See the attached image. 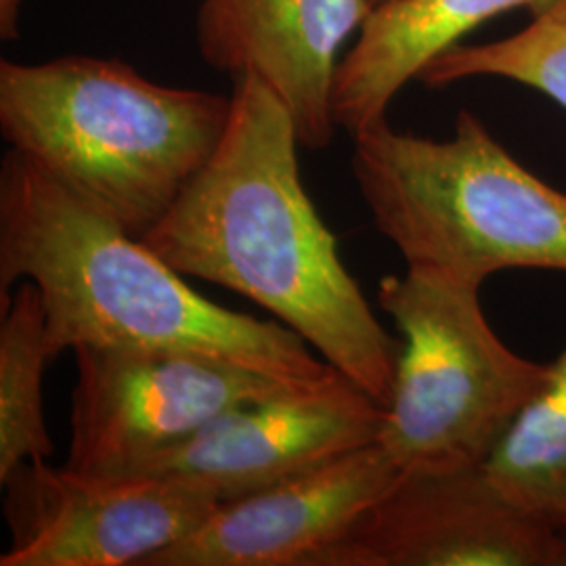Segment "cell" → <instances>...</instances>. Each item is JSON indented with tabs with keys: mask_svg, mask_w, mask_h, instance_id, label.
<instances>
[{
	"mask_svg": "<svg viewBox=\"0 0 566 566\" xmlns=\"http://www.w3.org/2000/svg\"><path fill=\"white\" fill-rule=\"evenodd\" d=\"M386 409L350 378L242 405L133 474H170L221 502L277 485L378 443Z\"/></svg>",
	"mask_w": 566,
	"mask_h": 566,
	"instance_id": "obj_9",
	"label": "cell"
},
{
	"mask_svg": "<svg viewBox=\"0 0 566 566\" xmlns=\"http://www.w3.org/2000/svg\"><path fill=\"white\" fill-rule=\"evenodd\" d=\"M39 287L46 350H168L240 365L287 385L325 386L336 367L280 322L229 311L93 203L9 149L0 164V296Z\"/></svg>",
	"mask_w": 566,
	"mask_h": 566,
	"instance_id": "obj_2",
	"label": "cell"
},
{
	"mask_svg": "<svg viewBox=\"0 0 566 566\" xmlns=\"http://www.w3.org/2000/svg\"><path fill=\"white\" fill-rule=\"evenodd\" d=\"M556 0H386L371 9L344 55L332 88V116L353 137L376 122L426 67L468 32L512 9L542 13Z\"/></svg>",
	"mask_w": 566,
	"mask_h": 566,
	"instance_id": "obj_12",
	"label": "cell"
},
{
	"mask_svg": "<svg viewBox=\"0 0 566 566\" xmlns=\"http://www.w3.org/2000/svg\"><path fill=\"white\" fill-rule=\"evenodd\" d=\"M74 355L65 465L86 472L133 474L235 407L306 388L187 353L82 346Z\"/></svg>",
	"mask_w": 566,
	"mask_h": 566,
	"instance_id": "obj_7",
	"label": "cell"
},
{
	"mask_svg": "<svg viewBox=\"0 0 566 566\" xmlns=\"http://www.w3.org/2000/svg\"><path fill=\"white\" fill-rule=\"evenodd\" d=\"M481 287L409 266L380 282L378 304L403 348L378 446L401 472L485 464L546 380L547 364L493 332Z\"/></svg>",
	"mask_w": 566,
	"mask_h": 566,
	"instance_id": "obj_5",
	"label": "cell"
},
{
	"mask_svg": "<svg viewBox=\"0 0 566 566\" xmlns=\"http://www.w3.org/2000/svg\"><path fill=\"white\" fill-rule=\"evenodd\" d=\"M483 468L510 502L566 523V346Z\"/></svg>",
	"mask_w": 566,
	"mask_h": 566,
	"instance_id": "obj_13",
	"label": "cell"
},
{
	"mask_svg": "<svg viewBox=\"0 0 566 566\" xmlns=\"http://www.w3.org/2000/svg\"><path fill=\"white\" fill-rule=\"evenodd\" d=\"M350 170L376 229L409 269L485 283L510 269L566 273V193L535 177L462 109L446 142L380 120Z\"/></svg>",
	"mask_w": 566,
	"mask_h": 566,
	"instance_id": "obj_4",
	"label": "cell"
},
{
	"mask_svg": "<svg viewBox=\"0 0 566 566\" xmlns=\"http://www.w3.org/2000/svg\"><path fill=\"white\" fill-rule=\"evenodd\" d=\"M401 470L374 446L344 453L217 510L143 566H313Z\"/></svg>",
	"mask_w": 566,
	"mask_h": 566,
	"instance_id": "obj_10",
	"label": "cell"
},
{
	"mask_svg": "<svg viewBox=\"0 0 566 566\" xmlns=\"http://www.w3.org/2000/svg\"><path fill=\"white\" fill-rule=\"evenodd\" d=\"M229 116L231 97L124 61H0L4 142L139 240L210 163Z\"/></svg>",
	"mask_w": 566,
	"mask_h": 566,
	"instance_id": "obj_3",
	"label": "cell"
},
{
	"mask_svg": "<svg viewBox=\"0 0 566 566\" xmlns=\"http://www.w3.org/2000/svg\"><path fill=\"white\" fill-rule=\"evenodd\" d=\"M365 2H367L371 9H376L378 4H382V2H386V0H365Z\"/></svg>",
	"mask_w": 566,
	"mask_h": 566,
	"instance_id": "obj_17",
	"label": "cell"
},
{
	"mask_svg": "<svg viewBox=\"0 0 566 566\" xmlns=\"http://www.w3.org/2000/svg\"><path fill=\"white\" fill-rule=\"evenodd\" d=\"M481 76L523 84L566 109V0L552 2L507 39L449 49L426 67L420 81L449 86Z\"/></svg>",
	"mask_w": 566,
	"mask_h": 566,
	"instance_id": "obj_15",
	"label": "cell"
},
{
	"mask_svg": "<svg viewBox=\"0 0 566 566\" xmlns=\"http://www.w3.org/2000/svg\"><path fill=\"white\" fill-rule=\"evenodd\" d=\"M11 546L0 566H143L221 500L170 474L86 472L23 462L2 481Z\"/></svg>",
	"mask_w": 566,
	"mask_h": 566,
	"instance_id": "obj_6",
	"label": "cell"
},
{
	"mask_svg": "<svg viewBox=\"0 0 566 566\" xmlns=\"http://www.w3.org/2000/svg\"><path fill=\"white\" fill-rule=\"evenodd\" d=\"M313 566H566V523L510 502L483 465L401 472Z\"/></svg>",
	"mask_w": 566,
	"mask_h": 566,
	"instance_id": "obj_8",
	"label": "cell"
},
{
	"mask_svg": "<svg viewBox=\"0 0 566 566\" xmlns=\"http://www.w3.org/2000/svg\"><path fill=\"white\" fill-rule=\"evenodd\" d=\"M0 481L23 462H46L53 439L44 418L42 380L49 359L39 287L0 296Z\"/></svg>",
	"mask_w": 566,
	"mask_h": 566,
	"instance_id": "obj_14",
	"label": "cell"
},
{
	"mask_svg": "<svg viewBox=\"0 0 566 566\" xmlns=\"http://www.w3.org/2000/svg\"><path fill=\"white\" fill-rule=\"evenodd\" d=\"M365 0H202V60L235 81L256 76L287 107L298 142L322 151L338 128L332 88L344 42L364 28Z\"/></svg>",
	"mask_w": 566,
	"mask_h": 566,
	"instance_id": "obj_11",
	"label": "cell"
},
{
	"mask_svg": "<svg viewBox=\"0 0 566 566\" xmlns=\"http://www.w3.org/2000/svg\"><path fill=\"white\" fill-rule=\"evenodd\" d=\"M298 145L282 99L256 76L238 78L214 156L143 242L181 275L273 313L386 409L403 343L340 261L304 189Z\"/></svg>",
	"mask_w": 566,
	"mask_h": 566,
	"instance_id": "obj_1",
	"label": "cell"
},
{
	"mask_svg": "<svg viewBox=\"0 0 566 566\" xmlns=\"http://www.w3.org/2000/svg\"><path fill=\"white\" fill-rule=\"evenodd\" d=\"M23 0H0V39L18 41Z\"/></svg>",
	"mask_w": 566,
	"mask_h": 566,
	"instance_id": "obj_16",
	"label": "cell"
}]
</instances>
